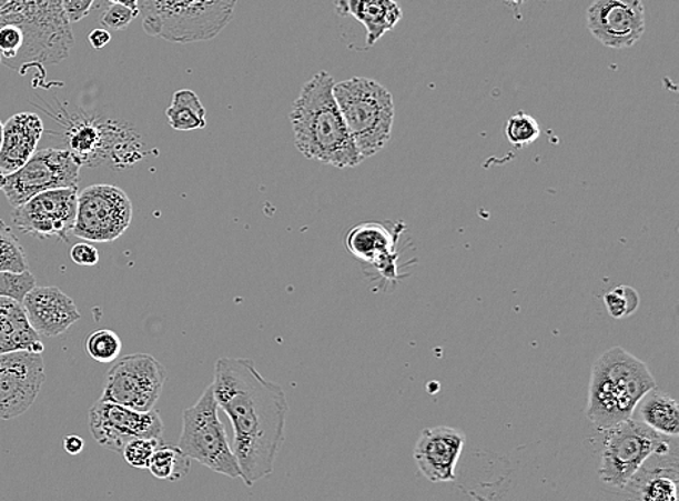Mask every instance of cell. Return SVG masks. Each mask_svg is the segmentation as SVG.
Here are the masks:
<instances>
[{
    "label": "cell",
    "mask_w": 679,
    "mask_h": 501,
    "mask_svg": "<svg viewBox=\"0 0 679 501\" xmlns=\"http://www.w3.org/2000/svg\"><path fill=\"white\" fill-rule=\"evenodd\" d=\"M220 409L234 428L241 479L253 487L272 474L284 443L288 402L282 385L264 379L249 358H220L212 383Z\"/></svg>",
    "instance_id": "6da1fadb"
},
{
    "label": "cell",
    "mask_w": 679,
    "mask_h": 501,
    "mask_svg": "<svg viewBox=\"0 0 679 501\" xmlns=\"http://www.w3.org/2000/svg\"><path fill=\"white\" fill-rule=\"evenodd\" d=\"M334 88V78L323 70L303 86L290 112L294 144L308 160L353 169L364 160L342 118Z\"/></svg>",
    "instance_id": "7a4b0ae2"
},
{
    "label": "cell",
    "mask_w": 679,
    "mask_h": 501,
    "mask_svg": "<svg viewBox=\"0 0 679 501\" xmlns=\"http://www.w3.org/2000/svg\"><path fill=\"white\" fill-rule=\"evenodd\" d=\"M653 389L657 381L648 365L625 348L612 347L592 365L587 418L600 431H609L629 421L636 405Z\"/></svg>",
    "instance_id": "3957f363"
},
{
    "label": "cell",
    "mask_w": 679,
    "mask_h": 501,
    "mask_svg": "<svg viewBox=\"0 0 679 501\" xmlns=\"http://www.w3.org/2000/svg\"><path fill=\"white\" fill-rule=\"evenodd\" d=\"M239 0H138L142 28L174 44L211 41L230 26Z\"/></svg>",
    "instance_id": "277c9868"
},
{
    "label": "cell",
    "mask_w": 679,
    "mask_h": 501,
    "mask_svg": "<svg viewBox=\"0 0 679 501\" xmlns=\"http://www.w3.org/2000/svg\"><path fill=\"white\" fill-rule=\"evenodd\" d=\"M2 18L16 22L22 32V49L12 69L55 64L68 59L74 46L70 22L61 0H9Z\"/></svg>",
    "instance_id": "5b68a950"
},
{
    "label": "cell",
    "mask_w": 679,
    "mask_h": 501,
    "mask_svg": "<svg viewBox=\"0 0 679 501\" xmlns=\"http://www.w3.org/2000/svg\"><path fill=\"white\" fill-rule=\"evenodd\" d=\"M336 103L361 159H369L392 140L394 100L388 89L368 78L335 83Z\"/></svg>",
    "instance_id": "8992f818"
},
{
    "label": "cell",
    "mask_w": 679,
    "mask_h": 501,
    "mask_svg": "<svg viewBox=\"0 0 679 501\" xmlns=\"http://www.w3.org/2000/svg\"><path fill=\"white\" fill-rule=\"evenodd\" d=\"M178 448L190 460L201 462L217 474L241 479L239 461L227 442L212 384L204 390L196 404L184 410Z\"/></svg>",
    "instance_id": "52a82bcc"
},
{
    "label": "cell",
    "mask_w": 679,
    "mask_h": 501,
    "mask_svg": "<svg viewBox=\"0 0 679 501\" xmlns=\"http://www.w3.org/2000/svg\"><path fill=\"white\" fill-rule=\"evenodd\" d=\"M598 477L612 489H626L650 458L669 457L672 442L631 418L606 431Z\"/></svg>",
    "instance_id": "ba28073f"
},
{
    "label": "cell",
    "mask_w": 679,
    "mask_h": 501,
    "mask_svg": "<svg viewBox=\"0 0 679 501\" xmlns=\"http://www.w3.org/2000/svg\"><path fill=\"white\" fill-rule=\"evenodd\" d=\"M168 370L156 358L132 354L118 358L109 370L101 400L150 412L163 393Z\"/></svg>",
    "instance_id": "9c48e42d"
},
{
    "label": "cell",
    "mask_w": 679,
    "mask_h": 501,
    "mask_svg": "<svg viewBox=\"0 0 679 501\" xmlns=\"http://www.w3.org/2000/svg\"><path fill=\"white\" fill-rule=\"evenodd\" d=\"M132 222V203L122 189L112 184H93L79 193L74 237L88 242H113Z\"/></svg>",
    "instance_id": "30bf717a"
},
{
    "label": "cell",
    "mask_w": 679,
    "mask_h": 501,
    "mask_svg": "<svg viewBox=\"0 0 679 501\" xmlns=\"http://www.w3.org/2000/svg\"><path fill=\"white\" fill-rule=\"evenodd\" d=\"M80 167L69 150L45 148L34 152L17 173L7 176L2 192L9 204L18 208L49 190L75 189L79 186Z\"/></svg>",
    "instance_id": "8fae6325"
},
{
    "label": "cell",
    "mask_w": 679,
    "mask_h": 501,
    "mask_svg": "<svg viewBox=\"0 0 679 501\" xmlns=\"http://www.w3.org/2000/svg\"><path fill=\"white\" fill-rule=\"evenodd\" d=\"M89 429L99 445L122 453L132 439H161L164 423L154 409L150 412H138L99 399L89 410Z\"/></svg>",
    "instance_id": "7c38bea8"
},
{
    "label": "cell",
    "mask_w": 679,
    "mask_h": 501,
    "mask_svg": "<svg viewBox=\"0 0 679 501\" xmlns=\"http://www.w3.org/2000/svg\"><path fill=\"white\" fill-rule=\"evenodd\" d=\"M79 190L57 189L40 193L13 209V226L19 231L45 240H68L78 212Z\"/></svg>",
    "instance_id": "4fadbf2b"
},
{
    "label": "cell",
    "mask_w": 679,
    "mask_h": 501,
    "mask_svg": "<svg viewBox=\"0 0 679 501\" xmlns=\"http://www.w3.org/2000/svg\"><path fill=\"white\" fill-rule=\"evenodd\" d=\"M45 383L42 355L31 352L0 354V421L28 412Z\"/></svg>",
    "instance_id": "5bb4252c"
},
{
    "label": "cell",
    "mask_w": 679,
    "mask_h": 501,
    "mask_svg": "<svg viewBox=\"0 0 679 501\" xmlns=\"http://www.w3.org/2000/svg\"><path fill=\"white\" fill-rule=\"evenodd\" d=\"M591 36L609 49H630L645 33L642 0H595L587 11Z\"/></svg>",
    "instance_id": "9a60e30c"
},
{
    "label": "cell",
    "mask_w": 679,
    "mask_h": 501,
    "mask_svg": "<svg viewBox=\"0 0 679 501\" xmlns=\"http://www.w3.org/2000/svg\"><path fill=\"white\" fill-rule=\"evenodd\" d=\"M465 433L453 427L426 428L417 438L415 457L417 469L430 483H450L463 453Z\"/></svg>",
    "instance_id": "2e32d148"
},
{
    "label": "cell",
    "mask_w": 679,
    "mask_h": 501,
    "mask_svg": "<svg viewBox=\"0 0 679 501\" xmlns=\"http://www.w3.org/2000/svg\"><path fill=\"white\" fill-rule=\"evenodd\" d=\"M403 229H391L379 222H364L346 233L345 246L349 254L368 262L379 274L393 280L397 274V241Z\"/></svg>",
    "instance_id": "e0dca14e"
},
{
    "label": "cell",
    "mask_w": 679,
    "mask_h": 501,
    "mask_svg": "<svg viewBox=\"0 0 679 501\" xmlns=\"http://www.w3.org/2000/svg\"><path fill=\"white\" fill-rule=\"evenodd\" d=\"M28 321L40 337H60L80 321L78 307L54 285L34 288L22 302Z\"/></svg>",
    "instance_id": "ac0fdd59"
},
{
    "label": "cell",
    "mask_w": 679,
    "mask_h": 501,
    "mask_svg": "<svg viewBox=\"0 0 679 501\" xmlns=\"http://www.w3.org/2000/svg\"><path fill=\"white\" fill-rule=\"evenodd\" d=\"M42 133H44V123L37 113L21 112L9 118L3 126L0 173L3 176L17 173L34 154Z\"/></svg>",
    "instance_id": "d6986e66"
},
{
    "label": "cell",
    "mask_w": 679,
    "mask_h": 501,
    "mask_svg": "<svg viewBox=\"0 0 679 501\" xmlns=\"http://www.w3.org/2000/svg\"><path fill=\"white\" fill-rule=\"evenodd\" d=\"M340 17H353L365 28V42L373 47L402 21L403 11L396 0H334Z\"/></svg>",
    "instance_id": "ffe728a7"
},
{
    "label": "cell",
    "mask_w": 679,
    "mask_h": 501,
    "mask_svg": "<svg viewBox=\"0 0 679 501\" xmlns=\"http://www.w3.org/2000/svg\"><path fill=\"white\" fill-rule=\"evenodd\" d=\"M44 343L28 321L22 303L0 298V354L9 352H44Z\"/></svg>",
    "instance_id": "44dd1931"
},
{
    "label": "cell",
    "mask_w": 679,
    "mask_h": 501,
    "mask_svg": "<svg viewBox=\"0 0 679 501\" xmlns=\"http://www.w3.org/2000/svg\"><path fill=\"white\" fill-rule=\"evenodd\" d=\"M653 432L667 438L679 435V408L676 399L657 389L650 390L636 405L634 417Z\"/></svg>",
    "instance_id": "7402d4cb"
},
{
    "label": "cell",
    "mask_w": 679,
    "mask_h": 501,
    "mask_svg": "<svg viewBox=\"0 0 679 501\" xmlns=\"http://www.w3.org/2000/svg\"><path fill=\"white\" fill-rule=\"evenodd\" d=\"M109 127L92 122L74 123L68 132L69 151L80 166L97 164L108 142Z\"/></svg>",
    "instance_id": "603a6c76"
},
{
    "label": "cell",
    "mask_w": 679,
    "mask_h": 501,
    "mask_svg": "<svg viewBox=\"0 0 679 501\" xmlns=\"http://www.w3.org/2000/svg\"><path fill=\"white\" fill-rule=\"evenodd\" d=\"M165 117L175 131H196L206 127V109L197 94L190 89H180L173 94Z\"/></svg>",
    "instance_id": "cb8c5ba5"
},
{
    "label": "cell",
    "mask_w": 679,
    "mask_h": 501,
    "mask_svg": "<svg viewBox=\"0 0 679 501\" xmlns=\"http://www.w3.org/2000/svg\"><path fill=\"white\" fill-rule=\"evenodd\" d=\"M638 479V501H678V465L657 467Z\"/></svg>",
    "instance_id": "d4e9b609"
},
{
    "label": "cell",
    "mask_w": 679,
    "mask_h": 501,
    "mask_svg": "<svg viewBox=\"0 0 679 501\" xmlns=\"http://www.w3.org/2000/svg\"><path fill=\"white\" fill-rule=\"evenodd\" d=\"M149 470L160 480H183L190 471V458L178 447L160 445L151 457Z\"/></svg>",
    "instance_id": "484cf974"
},
{
    "label": "cell",
    "mask_w": 679,
    "mask_h": 501,
    "mask_svg": "<svg viewBox=\"0 0 679 501\" xmlns=\"http://www.w3.org/2000/svg\"><path fill=\"white\" fill-rule=\"evenodd\" d=\"M28 270L26 250L12 229L0 219V273L13 271L22 273Z\"/></svg>",
    "instance_id": "4316f807"
},
{
    "label": "cell",
    "mask_w": 679,
    "mask_h": 501,
    "mask_svg": "<svg viewBox=\"0 0 679 501\" xmlns=\"http://www.w3.org/2000/svg\"><path fill=\"white\" fill-rule=\"evenodd\" d=\"M85 351L94 361L111 364L121 355L122 341L115 332L109 329L93 332L85 341Z\"/></svg>",
    "instance_id": "83f0119b"
},
{
    "label": "cell",
    "mask_w": 679,
    "mask_h": 501,
    "mask_svg": "<svg viewBox=\"0 0 679 501\" xmlns=\"http://www.w3.org/2000/svg\"><path fill=\"white\" fill-rule=\"evenodd\" d=\"M505 133L511 146L526 148L539 140L540 126L530 114L519 112L506 122Z\"/></svg>",
    "instance_id": "f1b7e54d"
},
{
    "label": "cell",
    "mask_w": 679,
    "mask_h": 501,
    "mask_svg": "<svg viewBox=\"0 0 679 501\" xmlns=\"http://www.w3.org/2000/svg\"><path fill=\"white\" fill-rule=\"evenodd\" d=\"M607 312L611 318L625 319L631 317L639 309L640 295L638 290L630 285H617L605 295Z\"/></svg>",
    "instance_id": "f546056e"
},
{
    "label": "cell",
    "mask_w": 679,
    "mask_h": 501,
    "mask_svg": "<svg viewBox=\"0 0 679 501\" xmlns=\"http://www.w3.org/2000/svg\"><path fill=\"white\" fill-rule=\"evenodd\" d=\"M34 288H37V280L30 270L22 271V273H13V271L0 273V298L22 303L27 294Z\"/></svg>",
    "instance_id": "4dcf8cb0"
},
{
    "label": "cell",
    "mask_w": 679,
    "mask_h": 501,
    "mask_svg": "<svg viewBox=\"0 0 679 501\" xmlns=\"http://www.w3.org/2000/svg\"><path fill=\"white\" fill-rule=\"evenodd\" d=\"M159 447L160 439L136 438L126 443L122 450V455L128 464L134 467V469L149 470L151 457Z\"/></svg>",
    "instance_id": "1f68e13d"
},
{
    "label": "cell",
    "mask_w": 679,
    "mask_h": 501,
    "mask_svg": "<svg viewBox=\"0 0 679 501\" xmlns=\"http://www.w3.org/2000/svg\"><path fill=\"white\" fill-rule=\"evenodd\" d=\"M136 17H140V13L131 11L130 8L122 7V4H111V8L104 11L101 22L109 30L120 31L130 26Z\"/></svg>",
    "instance_id": "d6a6232c"
},
{
    "label": "cell",
    "mask_w": 679,
    "mask_h": 501,
    "mask_svg": "<svg viewBox=\"0 0 679 501\" xmlns=\"http://www.w3.org/2000/svg\"><path fill=\"white\" fill-rule=\"evenodd\" d=\"M70 257L78 265L92 267L99 262V251L89 242H79L71 248Z\"/></svg>",
    "instance_id": "836d02e7"
},
{
    "label": "cell",
    "mask_w": 679,
    "mask_h": 501,
    "mask_svg": "<svg viewBox=\"0 0 679 501\" xmlns=\"http://www.w3.org/2000/svg\"><path fill=\"white\" fill-rule=\"evenodd\" d=\"M94 2L97 0H61L65 17H68L70 23L82 21V19L88 17L90 11H92Z\"/></svg>",
    "instance_id": "e575fe53"
},
{
    "label": "cell",
    "mask_w": 679,
    "mask_h": 501,
    "mask_svg": "<svg viewBox=\"0 0 679 501\" xmlns=\"http://www.w3.org/2000/svg\"><path fill=\"white\" fill-rule=\"evenodd\" d=\"M111 40V32L108 30H93L89 36L90 46L97 50H101L103 47H107Z\"/></svg>",
    "instance_id": "d590c367"
},
{
    "label": "cell",
    "mask_w": 679,
    "mask_h": 501,
    "mask_svg": "<svg viewBox=\"0 0 679 501\" xmlns=\"http://www.w3.org/2000/svg\"><path fill=\"white\" fill-rule=\"evenodd\" d=\"M63 445L65 452L70 453V455H79L84 450V441L78 435L65 437Z\"/></svg>",
    "instance_id": "8d00e7d4"
},
{
    "label": "cell",
    "mask_w": 679,
    "mask_h": 501,
    "mask_svg": "<svg viewBox=\"0 0 679 501\" xmlns=\"http://www.w3.org/2000/svg\"><path fill=\"white\" fill-rule=\"evenodd\" d=\"M112 4H122V7L130 8L131 11L140 13V8H138V0H109Z\"/></svg>",
    "instance_id": "74e56055"
},
{
    "label": "cell",
    "mask_w": 679,
    "mask_h": 501,
    "mask_svg": "<svg viewBox=\"0 0 679 501\" xmlns=\"http://www.w3.org/2000/svg\"><path fill=\"white\" fill-rule=\"evenodd\" d=\"M503 2L510 4V7L513 9H516V11H519V9L521 8V4H524L525 0H503Z\"/></svg>",
    "instance_id": "f35d334b"
},
{
    "label": "cell",
    "mask_w": 679,
    "mask_h": 501,
    "mask_svg": "<svg viewBox=\"0 0 679 501\" xmlns=\"http://www.w3.org/2000/svg\"><path fill=\"white\" fill-rule=\"evenodd\" d=\"M2 138H3V123L0 122V147H2Z\"/></svg>",
    "instance_id": "ab89813d"
},
{
    "label": "cell",
    "mask_w": 679,
    "mask_h": 501,
    "mask_svg": "<svg viewBox=\"0 0 679 501\" xmlns=\"http://www.w3.org/2000/svg\"><path fill=\"white\" fill-rule=\"evenodd\" d=\"M4 179H7V176H3L2 173H0V190H2L3 188Z\"/></svg>",
    "instance_id": "60d3db41"
}]
</instances>
